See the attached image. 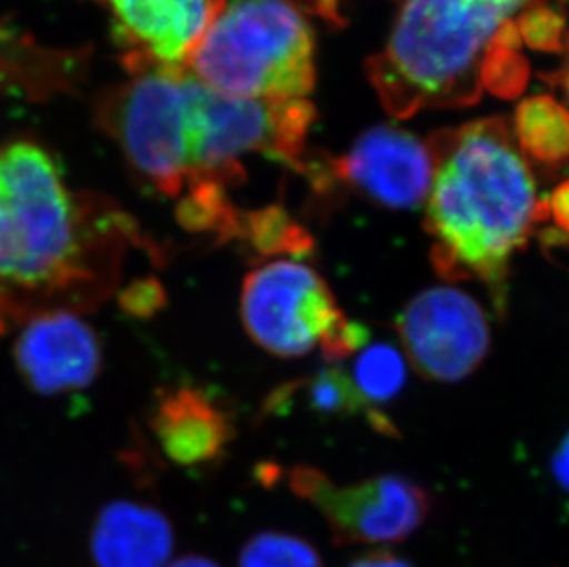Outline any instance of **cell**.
<instances>
[{
    "instance_id": "obj_1",
    "label": "cell",
    "mask_w": 569,
    "mask_h": 567,
    "mask_svg": "<svg viewBox=\"0 0 569 567\" xmlns=\"http://www.w3.org/2000/svg\"><path fill=\"white\" fill-rule=\"evenodd\" d=\"M433 182L426 207L431 262L448 282L487 284L506 302L510 262L537 229V185L503 118L428 140Z\"/></svg>"
},
{
    "instance_id": "obj_2",
    "label": "cell",
    "mask_w": 569,
    "mask_h": 567,
    "mask_svg": "<svg viewBox=\"0 0 569 567\" xmlns=\"http://www.w3.org/2000/svg\"><path fill=\"white\" fill-rule=\"evenodd\" d=\"M537 0H406L386 49L367 74L387 113L462 108L481 97V64L492 39Z\"/></svg>"
},
{
    "instance_id": "obj_3",
    "label": "cell",
    "mask_w": 569,
    "mask_h": 567,
    "mask_svg": "<svg viewBox=\"0 0 569 567\" xmlns=\"http://www.w3.org/2000/svg\"><path fill=\"white\" fill-rule=\"evenodd\" d=\"M98 212L72 196L43 146L0 145V291L10 308L11 291L61 294L91 279Z\"/></svg>"
},
{
    "instance_id": "obj_4",
    "label": "cell",
    "mask_w": 569,
    "mask_h": 567,
    "mask_svg": "<svg viewBox=\"0 0 569 567\" xmlns=\"http://www.w3.org/2000/svg\"><path fill=\"white\" fill-rule=\"evenodd\" d=\"M313 50L312 24L296 0H231L184 69L229 97L307 98L316 86Z\"/></svg>"
},
{
    "instance_id": "obj_5",
    "label": "cell",
    "mask_w": 569,
    "mask_h": 567,
    "mask_svg": "<svg viewBox=\"0 0 569 567\" xmlns=\"http://www.w3.org/2000/svg\"><path fill=\"white\" fill-rule=\"evenodd\" d=\"M129 78L100 97V128L129 167L164 198H181L190 179V106L196 76L184 67L128 64Z\"/></svg>"
},
{
    "instance_id": "obj_6",
    "label": "cell",
    "mask_w": 569,
    "mask_h": 567,
    "mask_svg": "<svg viewBox=\"0 0 569 567\" xmlns=\"http://www.w3.org/2000/svg\"><path fill=\"white\" fill-rule=\"evenodd\" d=\"M313 118L307 98L229 97L198 80L190 106L189 185L216 182L229 190L246 179L242 157L249 153L302 173Z\"/></svg>"
},
{
    "instance_id": "obj_7",
    "label": "cell",
    "mask_w": 569,
    "mask_h": 567,
    "mask_svg": "<svg viewBox=\"0 0 569 567\" xmlns=\"http://www.w3.org/2000/svg\"><path fill=\"white\" fill-rule=\"evenodd\" d=\"M240 314L249 338L279 358L319 347L327 361H341L369 341V330L345 317L327 280L297 260L253 269L243 280Z\"/></svg>"
},
{
    "instance_id": "obj_8",
    "label": "cell",
    "mask_w": 569,
    "mask_h": 567,
    "mask_svg": "<svg viewBox=\"0 0 569 567\" xmlns=\"http://www.w3.org/2000/svg\"><path fill=\"white\" fill-rule=\"evenodd\" d=\"M291 493L312 504L327 519L333 544H392L413 535L430 514V496L400 476H377L352 485L336 483L313 466H293Z\"/></svg>"
},
{
    "instance_id": "obj_9",
    "label": "cell",
    "mask_w": 569,
    "mask_h": 567,
    "mask_svg": "<svg viewBox=\"0 0 569 567\" xmlns=\"http://www.w3.org/2000/svg\"><path fill=\"white\" fill-rule=\"evenodd\" d=\"M403 352L422 378L453 384L472 375L490 348V327L478 300L457 288L417 295L397 319Z\"/></svg>"
},
{
    "instance_id": "obj_10",
    "label": "cell",
    "mask_w": 569,
    "mask_h": 567,
    "mask_svg": "<svg viewBox=\"0 0 569 567\" xmlns=\"http://www.w3.org/2000/svg\"><path fill=\"white\" fill-rule=\"evenodd\" d=\"M433 156L428 142L392 126L367 129L343 157L308 161L305 176L317 190L343 181L386 209H417L430 196Z\"/></svg>"
},
{
    "instance_id": "obj_11",
    "label": "cell",
    "mask_w": 569,
    "mask_h": 567,
    "mask_svg": "<svg viewBox=\"0 0 569 567\" xmlns=\"http://www.w3.org/2000/svg\"><path fill=\"white\" fill-rule=\"evenodd\" d=\"M28 387L61 397L92 386L102 369V345L94 328L74 311L54 308L30 317L13 347Z\"/></svg>"
},
{
    "instance_id": "obj_12",
    "label": "cell",
    "mask_w": 569,
    "mask_h": 567,
    "mask_svg": "<svg viewBox=\"0 0 569 567\" xmlns=\"http://www.w3.org/2000/svg\"><path fill=\"white\" fill-rule=\"evenodd\" d=\"M126 64L187 67L226 0H102Z\"/></svg>"
},
{
    "instance_id": "obj_13",
    "label": "cell",
    "mask_w": 569,
    "mask_h": 567,
    "mask_svg": "<svg viewBox=\"0 0 569 567\" xmlns=\"http://www.w3.org/2000/svg\"><path fill=\"white\" fill-rule=\"evenodd\" d=\"M150 424L159 448L168 459L184 468L216 462L232 439L231 418L196 387L162 392Z\"/></svg>"
},
{
    "instance_id": "obj_14",
    "label": "cell",
    "mask_w": 569,
    "mask_h": 567,
    "mask_svg": "<svg viewBox=\"0 0 569 567\" xmlns=\"http://www.w3.org/2000/svg\"><path fill=\"white\" fill-rule=\"evenodd\" d=\"M173 540L172 524L161 510L119 499L98 513L89 547L97 567H167Z\"/></svg>"
},
{
    "instance_id": "obj_15",
    "label": "cell",
    "mask_w": 569,
    "mask_h": 567,
    "mask_svg": "<svg viewBox=\"0 0 569 567\" xmlns=\"http://www.w3.org/2000/svg\"><path fill=\"white\" fill-rule=\"evenodd\" d=\"M291 404H302L319 417H366L380 434L395 435L391 420L367 404L358 391L352 376L339 367H327L310 378L280 387L268 400L266 409L280 412Z\"/></svg>"
},
{
    "instance_id": "obj_16",
    "label": "cell",
    "mask_w": 569,
    "mask_h": 567,
    "mask_svg": "<svg viewBox=\"0 0 569 567\" xmlns=\"http://www.w3.org/2000/svg\"><path fill=\"white\" fill-rule=\"evenodd\" d=\"M512 133L521 153L542 167L559 168L569 161V111L548 94L518 106Z\"/></svg>"
},
{
    "instance_id": "obj_17",
    "label": "cell",
    "mask_w": 569,
    "mask_h": 567,
    "mask_svg": "<svg viewBox=\"0 0 569 567\" xmlns=\"http://www.w3.org/2000/svg\"><path fill=\"white\" fill-rule=\"evenodd\" d=\"M260 257H307L313 238L282 207L242 212L240 236Z\"/></svg>"
},
{
    "instance_id": "obj_18",
    "label": "cell",
    "mask_w": 569,
    "mask_h": 567,
    "mask_svg": "<svg viewBox=\"0 0 569 567\" xmlns=\"http://www.w3.org/2000/svg\"><path fill=\"white\" fill-rule=\"evenodd\" d=\"M352 380L369 406H380L402 391L406 384V364L397 348L389 345H369L360 350V356L356 359Z\"/></svg>"
},
{
    "instance_id": "obj_19",
    "label": "cell",
    "mask_w": 569,
    "mask_h": 567,
    "mask_svg": "<svg viewBox=\"0 0 569 567\" xmlns=\"http://www.w3.org/2000/svg\"><path fill=\"white\" fill-rule=\"evenodd\" d=\"M238 567H322L312 544L284 533H260L243 546Z\"/></svg>"
},
{
    "instance_id": "obj_20",
    "label": "cell",
    "mask_w": 569,
    "mask_h": 567,
    "mask_svg": "<svg viewBox=\"0 0 569 567\" xmlns=\"http://www.w3.org/2000/svg\"><path fill=\"white\" fill-rule=\"evenodd\" d=\"M481 87L503 100L518 98L529 81V63L518 50L501 49L490 43L481 64Z\"/></svg>"
},
{
    "instance_id": "obj_21",
    "label": "cell",
    "mask_w": 569,
    "mask_h": 567,
    "mask_svg": "<svg viewBox=\"0 0 569 567\" xmlns=\"http://www.w3.org/2000/svg\"><path fill=\"white\" fill-rule=\"evenodd\" d=\"M523 43L538 52H565L566 19L548 4L529 6L516 21Z\"/></svg>"
},
{
    "instance_id": "obj_22",
    "label": "cell",
    "mask_w": 569,
    "mask_h": 567,
    "mask_svg": "<svg viewBox=\"0 0 569 567\" xmlns=\"http://www.w3.org/2000/svg\"><path fill=\"white\" fill-rule=\"evenodd\" d=\"M540 226L546 243L569 247V179L538 203L537 227Z\"/></svg>"
},
{
    "instance_id": "obj_23",
    "label": "cell",
    "mask_w": 569,
    "mask_h": 567,
    "mask_svg": "<svg viewBox=\"0 0 569 567\" xmlns=\"http://www.w3.org/2000/svg\"><path fill=\"white\" fill-rule=\"evenodd\" d=\"M167 289L156 277H142L129 282L119 295V306L134 319H150L167 306Z\"/></svg>"
},
{
    "instance_id": "obj_24",
    "label": "cell",
    "mask_w": 569,
    "mask_h": 567,
    "mask_svg": "<svg viewBox=\"0 0 569 567\" xmlns=\"http://www.w3.org/2000/svg\"><path fill=\"white\" fill-rule=\"evenodd\" d=\"M349 567H413L389 551H371L356 558Z\"/></svg>"
},
{
    "instance_id": "obj_25",
    "label": "cell",
    "mask_w": 569,
    "mask_h": 567,
    "mask_svg": "<svg viewBox=\"0 0 569 567\" xmlns=\"http://www.w3.org/2000/svg\"><path fill=\"white\" fill-rule=\"evenodd\" d=\"M553 474L560 488L569 494V434L560 440L559 448L555 451Z\"/></svg>"
},
{
    "instance_id": "obj_26",
    "label": "cell",
    "mask_w": 569,
    "mask_h": 567,
    "mask_svg": "<svg viewBox=\"0 0 569 567\" xmlns=\"http://www.w3.org/2000/svg\"><path fill=\"white\" fill-rule=\"evenodd\" d=\"M553 80L551 83H555V86L562 87V91H565L566 100H568L569 103V33H566V41H565V64H562V69L559 70V72H555L553 76H551Z\"/></svg>"
},
{
    "instance_id": "obj_27",
    "label": "cell",
    "mask_w": 569,
    "mask_h": 567,
    "mask_svg": "<svg viewBox=\"0 0 569 567\" xmlns=\"http://www.w3.org/2000/svg\"><path fill=\"white\" fill-rule=\"evenodd\" d=\"M167 567H220L214 560L201 557V555H187L176 560V563L168 564Z\"/></svg>"
},
{
    "instance_id": "obj_28",
    "label": "cell",
    "mask_w": 569,
    "mask_h": 567,
    "mask_svg": "<svg viewBox=\"0 0 569 567\" xmlns=\"http://www.w3.org/2000/svg\"><path fill=\"white\" fill-rule=\"evenodd\" d=\"M10 314V305H8L4 294L0 291V334L4 332L6 328H8V322H10L11 317Z\"/></svg>"
},
{
    "instance_id": "obj_29",
    "label": "cell",
    "mask_w": 569,
    "mask_h": 567,
    "mask_svg": "<svg viewBox=\"0 0 569 567\" xmlns=\"http://www.w3.org/2000/svg\"><path fill=\"white\" fill-rule=\"evenodd\" d=\"M560 2H569V0H560Z\"/></svg>"
}]
</instances>
